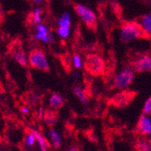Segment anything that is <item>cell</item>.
<instances>
[{"instance_id":"cell-10","label":"cell","mask_w":151,"mask_h":151,"mask_svg":"<svg viewBox=\"0 0 151 151\" xmlns=\"http://www.w3.org/2000/svg\"><path fill=\"white\" fill-rule=\"evenodd\" d=\"M64 101L63 99L57 93H54L52 95V97L50 99V105L53 109H61L63 107Z\"/></svg>"},{"instance_id":"cell-9","label":"cell","mask_w":151,"mask_h":151,"mask_svg":"<svg viewBox=\"0 0 151 151\" xmlns=\"http://www.w3.org/2000/svg\"><path fill=\"white\" fill-rule=\"evenodd\" d=\"M137 129L139 132L144 135H151V120L145 115L139 118Z\"/></svg>"},{"instance_id":"cell-29","label":"cell","mask_w":151,"mask_h":151,"mask_svg":"<svg viewBox=\"0 0 151 151\" xmlns=\"http://www.w3.org/2000/svg\"><path fill=\"white\" fill-rule=\"evenodd\" d=\"M24 151H27V150H24Z\"/></svg>"},{"instance_id":"cell-3","label":"cell","mask_w":151,"mask_h":151,"mask_svg":"<svg viewBox=\"0 0 151 151\" xmlns=\"http://www.w3.org/2000/svg\"><path fill=\"white\" fill-rule=\"evenodd\" d=\"M73 7L79 17L86 24L88 28L92 30L93 32H96V29H97V17H96L94 12L87 6H82L81 4H74Z\"/></svg>"},{"instance_id":"cell-2","label":"cell","mask_w":151,"mask_h":151,"mask_svg":"<svg viewBox=\"0 0 151 151\" xmlns=\"http://www.w3.org/2000/svg\"><path fill=\"white\" fill-rule=\"evenodd\" d=\"M84 69L91 76H101L105 73V62L97 53L87 54L84 61Z\"/></svg>"},{"instance_id":"cell-17","label":"cell","mask_w":151,"mask_h":151,"mask_svg":"<svg viewBox=\"0 0 151 151\" xmlns=\"http://www.w3.org/2000/svg\"><path fill=\"white\" fill-rule=\"evenodd\" d=\"M45 120L48 125H53L56 120V113L51 111H47L45 115Z\"/></svg>"},{"instance_id":"cell-25","label":"cell","mask_w":151,"mask_h":151,"mask_svg":"<svg viewBox=\"0 0 151 151\" xmlns=\"http://www.w3.org/2000/svg\"><path fill=\"white\" fill-rule=\"evenodd\" d=\"M39 116H40V118H43V116H44L43 108H40V109H39Z\"/></svg>"},{"instance_id":"cell-20","label":"cell","mask_w":151,"mask_h":151,"mask_svg":"<svg viewBox=\"0 0 151 151\" xmlns=\"http://www.w3.org/2000/svg\"><path fill=\"white\" fill-rule=\"evenodd\" d=\"M58 34L63 38L67 37L68 35H69V27H62L61 26L58 30Z\"/></svg>"},{"instance_id":"cell-11","label":"cell","mask_w":151,"mask_h":151,"mask_svg":"<svg viewBox=\"0 0 151 151\" xmlns=\"http://www.w3.org/2000/svg\"><path fill=\"white\" fill-rule=\"evenodd\" d=\"M35 37L36 39L43 40V41H45V42H46V43L49 42L46 27L44 26V25H42V24H38L37 25V34L35 35Z\"/></svg>"},{"instance_id":"cell-18","label":"cell","mask_w":151,"mask_h":151,"mask_svg":"<svg viewBox=\"0 0 151 151\" xmlns=\"http://www.w3.org/2000/svg\"><path fill=\"white\" fill-rule=\"evenodd\" d=\"M73 91H74V94L79 98V100H80L82 103H84V104H85V103H86V94H84V92L81 90V88L77 87V88H75V89L73 90Z\"/></svg>"},{"instance_id":"cell-13","label":"cell","mask_w":151,"mask_h":151,"mask_svg":"<svg viewBox=\"0 0 151 151\" xmlns=\"http://www.w3.org/2000/svg\"><path fill=\"white\" fill-rule=\"evenodd\" d=\"M31 132L35 135V139H37L41 150H42V151H47V143H46V140L45 139L44 137H43L42 135H41V134H39V133H38L37 131H35V130H31Z\"/></svg>"},{"instance_id":"cell-21","label":"cell","mask_w":151,"mask_h":151,"mask_svg":"<svg viewBox=\"0 0 151 151\" xmlns=\"http://www.w3.org/2000/svg\"><path fill=\"white\" fill-rule=\"evenodd\" d=\"M41 10L40 9H35V11L34 12V23L35 24H39L42 19H41V16H40Z\"/></svg>"},{"instance_id":"cell-8","label":"cell","mask_w":151,"mask_h":151,"mask_svg":"<svg viewBox=\"0 0 151 151\" xmlns=\"http://www.w3.org/2000/svg\"><path fill=\"white\" fill-rule=\"evenodd\" d=\"M133 69L138 73L151 71V56L146 55L132 62Z\"/></svg>"},{"instance_id":"cell-12","label":"cell","mask_w":151,"mask_h":151,"mask_svg":"<svg viewBox=\"0 0 151 151\" xmlns=\"http://www.w3.org/2000/svg\"><path fill=\"white\" fill-rule=\"evenodd\" d=\"M141 24L144 27V29L147 32L149 35H151V13L143 16L141 17Z\"/></svg>"},{"instance_id":"cell-28","label":"cell","mask_w":151,"mask_h":151,"mask_svg":"<svg viewBox=\"0 0 151 151\" xmlns=\"http://www.w3.org/2000/svg\"><path fill=\"white\" fill-rule=\"evenodd\" d=\"M35 1H37V2H40V1H41V0H35Z\"/></svg>"},{"instance_id":"cell-14","label":"cell","mask_w":151,"mask_h":151,"mask_svg":"<svg viewBox=\"0 0 151 151\" xmlns=\"http://www.w3.org/2000/svg\"><path fill=\"white\" fill-rule=\"evenodd\" d=\"M137 151H151L150 140H140L135 146Z\"/></svg>"},{"instance_id":"cell-22","label":"cell","mask_w":151,"mask_h":151,"mask_svg":"<svg viewBox=\"0 0 151 151\" xmlns=\"http://www.w3.org/2000/svg\"><path fill=\"white\" fill-rule=\"evenodd\" d=\"M35 135L31 132L26 138V144L28 146H33L35 144Z\"/></svg>"},{"instance_id":"cell-27","label":"cell","mask_w":151,"mask_h":151,"mask_svg":"<svg viewBox=\"0 0 151 151\" xmlns=\"http://www.w3.org/2000/svg\"><path fill=\"white\" fill-rule=\"evenodd\" d=\"M68 151H79L78 149H76V148H71V149H69Z\"/></svg>"},{"instance_id":"cell-26","label":"cell","mask_w":151,"mask_h":151,"mask_svg":"<svg viewBox=\"0 0 151 151\" xmlns=\"http://www.w3.org/2000/svg\"><path fill=\"white\" fill-rule=\"evenodd\" d=\"M3 13H2V10H1V5H0V20L3 19Z\"/></svg>"},{"instance_id":"cell-19","label":"cell","mask_w":151,"mask_h":151,"mask_svg":"<svg viewBox=\"0 0 151 151\" xmlns=\"http://www.w3.org/2000/svg\"><path fill=\"white\" fill-rule=\"evenodd\" d=\"M143 112L146 115H149L151 114V97L148 98L144 105V109H143Z\"/></svg>"},{"instance_id":"cell-6","label":"cell","mask_w":151,"mask_h":151,"mask_svg":"<svg viewBox=\"0 0 151 151\" xmlns=\"http://www.w3.org/2000/svg\"><path fill=\"white\" fill-rule=\"evenodd\" d=\"M133 70L131 68H125L116 77L113 82V87L115 89H123L129 86L133 80Z\"/></svg>"},{"instance_id":"cell-4","label":"cell","mask_w":151,"mask_h":151,"mask_svg":"<svg viewBox=\"0 0 151 151\" xmlns=\"http://www.w3.org/2000/svg\"><path fill=\"white\" fill-rule=\"evenodd\" d=\"M29 63L32 67L38 70L49 72L50 68L45 56V53L41 49H34L29 53Z\"/></svg>"},{"instance_id":"cell-16","label":"cell","mask_w":151,"mask_h":151,"mask_svg":"<svg viewBox=\"0 0 151 151\" xmlns=\"http://www.w3.org/2000/svg\"><path fill=\"white\" fill-rule=\"evenodd\" d=\"M50 136H51V139H52V141L54 147L55 148L60 147V146H61V137H60L59 133H57L54 130H51Z\"/></svg>"},{"instance_id":"cell-15","label":"cell","mask_w":151,"mask_h":151,"mask_svg":"<svg viewBox=\"0 0 151 151\" xmlns=\"http://www.w3.org/2000/svg\"><path fill=\"white\" fill-rule=\"evenodd\" d=\"M58 24L62 27H70L71 26V17L68 13H64L63 17L58 20Z\"/></svg>"},{"instance_id":"cell-23","label":"cell","mask_w":151,"mask_h":151,"mask_svg":"<svg viewBox=\"0 0 151 151\" xmlns=\"http://www.w3.org/2000/svg\"><path fill=\"white\" fill-rule=\"evenodd\" d=\"M73 63H74V66L76 68H80L81 66V58L78 55H74L73 57Z\"/></svg>"},{"instance_id":"cell-7","label":"cell","mask_w":151,"mask_h":151,"mask_svg":"<svg viewBox=\"0 0 151 151\" xmlns=\"http://www.w3.org/2000/svg\"><path fill=\"white\" fill-rule=\"evenodd\" d=\"M8 51L13 53L15 59L22 66H26L27 62L25 58V54H24V50L22 49V43H20V41L15 40L14 42H12L11 45L8 46Z\"/></svg>"},{"instance_id":"cell-5","label":"cell","mask_w":151,"mask_h":151,"mask_svg":"<svg viewBox=\"0 0 151 151\" xmlns=\"http://www.w3.org/2000/svg\"><path fill=\"white\" fill-rule=\"evenodd\" d=\"M136 91H122L117 94H115L112 98L109 99V103L111 105H113L117 108H123L128 106L137 96Z\"/></svg>"},{"instance_id":"cell-1","label":"cell","mask_w":151,"mask_h":151,"mask_svg":"<svg viewBox=\"0 0 151 151\" xmlns=\"http://www.w3.org/2000/svg\"><path fill=\"white\" fill-rule=\"evenodd\" d=\"M149 35L144 29L142 24L137 22H123L121 25L120 40L123 43H128L130 41L139 38L149 39Z\"/></svg>"},{"instance_id":"cell-24","label":"cell","mask_w":151,"mask_h":151,"mask_svg":"<svg viewBox=\"0 0 151 151\" xmlns=\"http://www.w3.org/2000/svg\"><path fill=\"white\" fill-rule=\"evenodd\" d=\"M21 111H22L23 113H24V114L29 113V109H27V108H25V107H23V108H21Z\"/></svg>"}]
</instances>
